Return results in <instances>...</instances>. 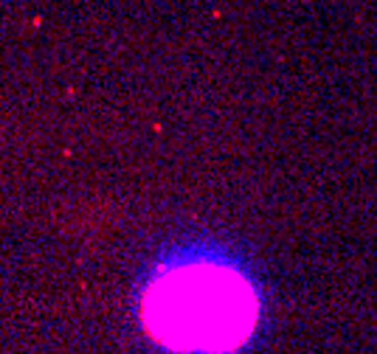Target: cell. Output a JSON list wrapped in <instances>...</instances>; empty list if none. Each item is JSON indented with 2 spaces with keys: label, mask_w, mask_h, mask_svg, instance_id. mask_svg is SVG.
I'll return each mask as SVG.
<instances>
[{
  "label": "cell",
  "mask_w": 377,
  "mask_h": 354,
  "mask_svg": "<svg viewBox=\"0 0 377 354\" xmlns=\"http://www.w3.org/2000/svg\"><path fill=\"white\" fill-rule=\"evenodd\" d=\"M146 324L175 348H231L254 324V298L239 275L211 264L161 275L146 298Z\"/></svg>",
  "instance_id": "obj_1"
}]
</instances>
